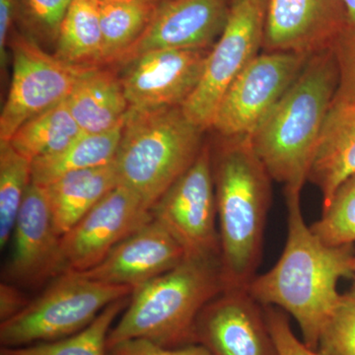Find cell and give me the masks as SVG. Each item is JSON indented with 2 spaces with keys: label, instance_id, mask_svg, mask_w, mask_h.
Here are the masks:
<instances>
[{
  "label": "cell",
  "instance_id": "1",
  "mask_svg": "<svg viewBox=\"0 0 355 355\" xmlns=\"http://www.w3.org/2000/svg\"><path fill=\"white\" fill-rule=\"evenodd\" d=\"M286 248L272 270L256 277L247 291L258 303L282 308L295 319L303 342L318 349L320 336L340 295L338 280L352 277V245L324 244L305 223L300 195L287 196Z\"/></svg>",
  "mask_w": 355,
  "mask_h": 355
},
{
  "label": "cell",
  "instance_id": "2",
  "mask_svg": "<svg viewBox=\"0 0 355 355\" xmlns=\"http://www.w3.org/2000/svg\"><path fill=\"white\" fill-rule=\"evenodd\" d=\"M340 80L333 48L308 58L296 80L251 137L254 153L287 196L309 180L324 121Z\"/></svg>",
  "mask_w": 355,
  "mask_h": 355
},
{
  "label": "cell",
  "instance_id": "3",
  "mask_svg": "<svg viewBox=\"0 0 355 355\" xmlns=\"http://www.w3.org/2000/svg\"><path fill=\"white\" fill-rule=\"evenodd\" d=\"M212 166L225 291L246 289L261 260L272 178L251 137L222 139Z\"/></svg>",
  "mask_w": 355,
  "mask_h": 355
},
{
  "label": "cell",
  "instance_id": "4",
  "mask_svg": "<svg viewBox=\"0 0 355 355\" xmlns=\"http://www.w3.org/2000/svg\"><path fill=\"white\" fill-rule=\"evenodd\" d=\"M224 291L220 259L186 257L132 291L127 309L110 331L108 349L137 338L168 347L198 343V318Z\"/></svg>",
  "mask_w": 355,
  "mask_h": 355
},
{
  "label": "cell",
  "instance_id": "5",
  "mask_svg": "<svg viewBox=\"0 0 355 355\" xmlns=\"http://www.w3.org/2000/svg\"><path fill=\"white\" fill-rule=\"evenodd\" d=\"M203 132L182 107L128 110L114 158L119 184L151 210L198 158Z\"/></svg>",
  "mask_w": 355,
  "mask_h": 355
},
{
  "label": "cell",
  "instance_id": "6",
  "mask_svg": "<svg viewBox=\"0 0 355 355\" xmlns=\"http://www.w3.org/2000/svg\"><path fill=\"white\" fill-rule=\"evenodd\" d=\"M133 289L86 279L76 272L55 282L24 310L0 326L3 349L62 340L83 331L105 308L132 295Z\"/></svg>",
  "mask_w": 355,
  "mask_h": 355
},
{
  "label": "cell",
  "instance_id": "7",
  "mask_svg": "<svg viewBox=\"0 0 355 355\" xmlns=\"http://www.w3.org/2000/svg\"><path fill=\"white\" fill-rule=\"evenodd\" d=\"M268 0H232L227 22L210 49L202 80L184 103V113L203 130L211 128L229 85L254 58L265 39Z\"/></svg>",
  "mask_w": 355,
  "mask_h": 355
},
{
  "label": "cell",
  "instance_id": "8",
  "mask_svg": "<svg viewBox=\"0 0 355 355\" xmlns=\"http://www.w3.org/2000/svg\"><path fill=\"white\" fill-rule=\"evenodd\" d=\"M11 51L13 73L0 114V142L9 141L26 121L64 101L81 77L94 67L62 62L28 35L16 34Z\"/></svg>",
  "mask_w": 355,
  "mask_h": 355
},
{
  "label": "cell",
  "instance_id": "9",
  "mask_svg": "<svg viewBox=\"0 0 355 355\" xmlns=\"http://www.w3.org/2000/svg\"><path fill=\"white\" fill-rule=\"evenodd\" d=\"M311 55L265 51L224 93L211 128L222 139L251 137L296 80Z\"/></svg>",
  "mask_w": 355,
  "mask_h": 355
},
{
  "label": "cell",
  "instance_id": "10",
  "mask_svg": "<svg viewBox=\"0 0 355 355\" xmlns=\"http://www.w3.org/2000/svg\"><path fill=\"white\" fill-rule=\"evenodd\" d=\"M151 214L179 244L187 257L220 259L216 229L214 166L209 146L151 207Z\"/></svg>",
  "mask_w": 355,
  "mask_h": 355
},
{
  "label": "cell",
  "instance_id": "11",
  "mask_svg": "<svg viewBox=\"0 0 355 355\" xmlns=\"http://www.w3.org/2000/svg\"><path fill=\"white\" fill-rule=\"evenodd\" d=\"M153 218L151 210L140 198L119 184L60 237L55 277L94 268Z\"/></svg>",
  "mask_w": 355,
  "mask_h": 355
},
{
  "label": "cell",
  "instance_id": "12",
  "mask_svg": "<svg viewBox=\"0 0 355 355\" xmlns=\"http://www.w3.org/2000/svg\"><path fill=\"white\" fill-rule=\"evenodd\" d=\"M209 51L165 49L125 62L120 79L130 109L183 106L202 80Z\"/></svg>",
  "mask_w": 355,
  "mask_h": 355
},
{
  "label": "cell",
  "instance_id": "13",
  "mask_svg": "<svg viewBox=\"0 0 355 355\" xmlns=\"http://www.w3.org/2000/svg\"><path fill=\"white\" fill-rule=\"evenodd\" d=\"M232 0H167L146 31L116 60L121 65L141 53L165 49L210 50L223 32Z\"/></svg>",
  "mask_w": 355,
  "mask_h": 355
},
{
  "label": "cell",
  "instance_id": "14",
  "mask_svg": "<svg viewBox=\"0 0 355 355\" xmlns=\"http://www.w3.org/2000/svg\"><path fill=\"white\" fill-rule=\"evenodd\" d=\"M196 336L214 355H279L247 289H227L212 299L198 318Z\"/></svg>",
  "mask_w": 355,
  "mask_h": 355
},
{
  "label": "cell",
  "instance_id": "15",
  "mask_svg": "<svg viewBox=\"0 0 355 355\" xmlns=\"http://www.w3.org/2000/svg\"><path fill=\"white\" fill-rule=\"evenodd\" d=\"M345 30L342 0H268L263 48L312 55L333 48Z\"/></svg>",
  "mask_w": 355,
  "mask_h": 355
},
{
  "label": "cell",
  "instance_id": "16",
  "mask_svg": "<svg viewBox=\"0 0 355 355\" xmlns=\"http://www.w3.org/2000/svg\"><path fill=\"white\" fill-rule=\"evenodd\" d=\"M171 233L153 218L112 250L94 268L76 272L86 279L133 291L169 272L186 259Z\"/></svg>",
  "mask_w": 355,
  "mask_h": 355
},
{
  "label": "cell",
  "instance_id": "17",
  "mask_svg": "<svg viewBox=\"0 0 355 355\" xmlns=\"http://www.w3.org/2000/svg\"><path fill=\"white\" fill-rule=\"evenodd\" d=\"M6 279L37 284L57 275L60 237L53 226L44 187L30 184L14 226Z\"/></svg>",
  "mask_w": 355,
  "mask_h": 355
},
{
  "label": "cell",
  "instance_id": "18",
  "mask_svg": "<svg viewBox=\"0 0 355 355\" xmlns=\"http://www.w3.org/2000/svg\"><path fill=\"white\" fill-rule=\"evenodd\" d=\"M355 175V101H334L324 121L309 181L323 195L324 207Z\"/></svg>",
  "mask_w": 355,
  "mask_h": 355
},
{
  "label": "cell",
  "instance_id": "19",
  "mask_svg": "<svg viewBox=\"0 0 355 355\" xmlns=\"http://www.w3.org/2000/svg\"><path fill=\"white\" fill-rule=\"evenodd\" d=\"M67 104L81 132L91 135L123 125L130 110L120 76L100 67L81 77Z\"/></svg>",
  "mask_w": 355,
  "mask_h": 355
},
{
  "label": "cell",
  "instance_id": "20",
  "mask_svg": "<svg viewBox=\"0 0 355 355\" xmlns=\"http://www.w3.org/2000/svg\"><path fill=\"white\" fill-rule=\"evenodd\" d=\"M118 184L114 161L102 167L67 173L44 187L58 236L69 232Z\"/></svg>",
  "mask_w": 355,
  "mask_h": 355
},
{
  "label": "cell",
  "instance_id": "21",
  "mask_svg": "<svg viewBox=\"0 0 355 355\" xmlns=\"http://www.w3.org/2000/svg\"><path fill=\"white\" fill-rule=\"evenodd\" d=\"M123 123L106 132L81 133L60 153L33 161L32 183L46 187L67 173L111 164L118 153Z\"/></svg>",
  "mask_w": 355,
  "mask_h": 355
},
{
  "label": "cell",
  "instance_id": "22",
  "mask_svg": "<svg viewBox=\"0 0 355 355\" xmlns=\"http://www.w3.org/2000/svg\"><path fill=\"white\" fill-rule=\"evenodd\" d=\"M55 55L70 64H104L100 0H73L60 25Z\"/></svg>",
  "mask_w": 355,
  "mask_h": 355
},
{
  "label": "cell",
  "instance_id": "23",
  "mask_svg": "<svg viewBox=\"0 0 355 355\" xmlns=\"http://www.w3.org/2000/svg\"><path fill=\"white\" fill-rule=\"evenodd\" d=\"M81 133L65 99L23 123L8 142L33 162L60 153Z\"/></svg>",
  "mask_w": 355,
  "mask_h": 355
},
{
  "label": "cell",
  "instance_id": "24",
  "mask_svg": "<svg viewBox=\"0 0 355 355\" xmlns=\"http://www.w3.org/2000/svg\"><path fill=\"white\" fill-rule=\"evenodd\" d=\"M159 6L140 0H100L104 64H114L146 31Z\"/></svg>",
  "mask_w": 355,
  "mask_h": 355
},
{
  "label": "cell",
  "instance_id": "25",
  "mask_svg": "<svg viewBox=\"0 0 355 355\" xmlns=\"http://www.w3.org/2000/svg\"><path fill=\"white\" fill-rule=\"evenodd\" d=\"M32 183V162L8 141L0 142V248L12 238L14 226L28 188Z\"/></svg>",
  "mask_w": 355,
  "mask_h": 355
},
{
  "label": "cell",
  "instance_id": "26",
  "mask_svg": "<svg viewBox=\"0 0 355 355\" xmlns=\"http://www.w3.org/2000/svg\"><path fill=\"white\" fill-rule=\"evenodd\" d=\"M128 304V297L112 303L83 331L62 340L6 349L13 355H107L112 324Z\"/></svg>",
  "mask_w": 355,
  "mask_h": 355
},
{
  "label": "cell",
  "instance_id": "27",
  "mask_svg": "<svg viewBox=\"0 0 355 355\" xmlns=\"http://www.w3.org/2000/svg\"><path fill=\"white\" fill-rule=\"evenodd\" d=\"M315 235L329 246H349L355 243V175L336 190L323 207L321 219L311 226Z\"/></svg>",
  "mask_w": 355,
  "mask_h": 355
},
{
  "label": "cell",
  "instance_id": "28",
  "mask_svg": "<svg viewBox=\"0 0 355 355\" xmlns=\"http://www.w3.org/2000/svg\"><path fill=\"white\" fill-rule=\"evenodd\" d=\"M17 18L28 36L40 43H57L60 25L73 0H16Z\"/></svg>",
  "mask_w": 355,
  "mask_h": 355
},
{
  "label": "cell",
  "instance_id": "29",
  "mask_svg": "<svg viewBox=\"0 0 355 355\" xmlns=\"http://www.w3.org/2000/svg\"><path fill=\"white\" fill-rule=\"evenodd\" d=\"M317 350L323 355H355V291L340 297L324 324Z\"/></svg>",
  "mask_w": 355,
  "mask_h": 355
},
{
  "label": "cell",
  "instance_id": "30",
  "mask_svg": "<svg viewBox=\"0 0 355 355\" xmlns=\"http://www.w3.org/2000/svg\"><path fill=\"white\" fill-rule=\"evenodd\" d=\"M338 65V91L334 101H355V34L345 30L334 44Z\"/></svg>",
  "mask_w": 355,
  "mask_h": 355
},
{
  "label": "cell",
  "instance_id": "31",
  "mask_svg": "<svg viewBox=\"0 0 355 355\" xmlns=\"http://www.w3.org/2000/svg\"><path fill=\"white\" fill-rule=\"evenodd\" d=\"M268 307L265 312L266 321L279 355H323L298 340L284 314L273 310L270 306Z\"/></svg>",
  "mask_w": 355,
  "mask_h": 355
},
{
  "label": "cell",
  "instance_id": "32",
  "mask_svg": "<svg viewBox=\"0 0 355 355\" xmlns=\"http://www.w3.org/2000/svg\"><path fill=\"white\" fill-rule=\"evenodd\" d=\"M107 355H214L200 343H191L182 347H168L147 340L130 338L108 349Z\"/></svg>",
  "mask_w": 355,
  "mask_h": 355
},
{
  "label": "cell",
  "instance_id": "33",
  "mask_svg": "<svg viewBox=\"0 0 355 355\" xmlns=\"http://www.w3.org/2000/svg\"><path fill=\"white\" fill-rule=\"evenodd\" d=\"M30 301L14 284L2 282L0 286V320L6 322L21 311L24 310Z\"/></svg>",
  "mask_w": 355,
  "mask_h": 355
},
{
  "label": "cell",
  "instance_id": "34",
  "mask_svg": "<svg viewBox=\"0 0 355 355\" xmlns=\"http://www.w3.org/2000/svg\"><path fill=\"white\" fill-rule=\"evenodd\" d=\"M17 18V1L16 0H0V64L1 69L8 62L9 34L13 21Z\"/></svg>",
  "mask_w": 355,
  "mask_h": 355
},
{
  "label": "cell",
  "instance_id": "35",
  "mask_svg": "<svg viewBox=\"0 0 355 355\" xmlns=\"http://www.w3.org/2000/svg\"><path fill=\"white\" fill-rule=\"evenodd\" d=\"M347 19V31L355 34V0H342Z\"/></svg>",
  "mask_w": 355,
  "mask_h": 355
},
{
  "label": "cell",
  "instance_id": "36",
  "mask_svg": "<svg viewBox=\"0 0 355 355\" xmlns=\"http://www.w3.org/2000/svg\"><path fill=\"white\" fill-rule=\"evenodd\" d=\"M140 1L148 2V3L155 4V6H160L161 3L167 1V0H140Z\"/></svg>",
  "mask_w": 355,
  "mask_h": 355
},
{
  "label": "cell",
  "instance_id": "37",
  "mask_svg": "<svg viewBox=\"0 0 355 355\" xmlns=\"http://www.w3.org/2000/svg\"><path fill=\"white\" fill-rule=\"evenodd\" d=\"M0 355H13L11 352H9L6 349H2L1 354Z\"/></svg>",
  "mask_w": 355,
  "mask_h": 355
},
{
  "label": "cell",
  "instance_id": "38",
  "mask_svg": "<svg viewBox=\"0 0 355 355\" xmlns=\"http://www.w3.org/2000/svg\"><path fill=\"white\" fill-rule=\"evenodd\" d=\"M352 277H354L355 280V257L354 259V263H352Z\"/></svg>",
  "mask_w": 355,
  "mask_h": 355
}]
</instances>
